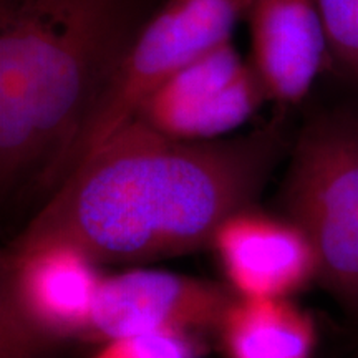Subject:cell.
Listing matches in <instances>:
<instances>
[{"mask_svg":"<svg viewBox=\"0 0 358 358\" xmlns=\"http://www.w3.org/2000/svg\"><path fill=\"white\" fill-rule=\"evenodd\" d=\"M231 287L156 268L103 275L85 338L105 343L146 334L217 332Z\"/></svg>","mask_w":358,"mask_h":358,"instance_id":"cell-7","label":"cell"},{"mask_svg":"<svg viewBox=\"0 0 358 358\" xmlns=\"http://www.w3.org/2000/svg\"><path fill=\"white\" fill-rule=\"evenodd\" d=\"M145 0H0L2 198L69 146L141 25Z\"/></svg>","mask_w":358,"mask_h":358,"instance_id":"cell-2","label":"cell"},{"mask_svg":"<svg viewBox=\"0 0 358 358\" xmlns=\"http://www.w3.org/2000/svg\"><path fill=\"white\" fill-rule=\"evenodd\" d=\"M266 101L252 64L227 40L176 71L134 120L173 140L213 141L243 127Z\"/></svg>","mask_w":358,"mask_h":358,"instance_id":"cell-6","label":"cell"},{"mask_svg":"<svg viewBox=\"0 0 358 358\" xmlns=\"http://www.w3.org/2000/svg\"><path fill=\"white\" fill-rule=\"evenodd\" d=\"M330 55L358 80V0H319Z\"/></svg>","mask_w":358,"mask_h":358,"instance_id":"cell-11","label":"cell"},{"mask_svg":"<svg viewBox=\"0 0 358 358\" xmlns=\"http://www.w3.org/2000/svg\"><path fill=\"white\" fill-rule=\"evenodd\" d=\"M69 244L2 256L0 358H38L48 345L85 338L103 275Z\"/></svg>","mask_w":358,"mask_h":358,"instance_id":"cell-5","label":"cell"},{"mask_svg":"<svg viewBox=\"0 0 358 358\" xmlns=\"http://www.w3.org/2000/svg\"><path fill=\"white\" fill-rule=\"evenodd\" d=\"M209 248L237 297L290 299L317 282L319 266L307 236L287 217L256 204L231 214Z\"/></svg>","mask_w":358,"mask_h":358,"instance_id":"cell-8","label":"cell"},{"mask_svg":"<svg viewBox=\"0 0 358 358\" xmlns=\"http://www.w3.org/2000/svg\"><path fill=\"white\" fill-rule=\"evenodd\" d=\"M250 64L268 101L295 105L308 95L330 55L319 0H249Z\"/></svg>","mask_w":358,"mask_h":358,"instance_id":"cell-9","label":"cell"},{"mask_svg":"<svg viewBox=\"0 0 358 358\" xmlns=\"http://www.w3.org/2000/svg\"><path fill=\"white\" fill-rule=\"evenodd\" d=\"M285 146L275 127L181 141L133 120L47 196L2 256L69 244L101 266L201 249L256 204Z\"/></svg>","mask_w":358,"mask_h":358,"instance_id":"cell-1","label":"cell"},{"mask_svg":"<svg viewBox=\"0 0 358 358\" xmlns=\"http://www.w3.org/2000/svg\"><path fill=\"white\" fill-rule=\"evenodd\" d=\"M226 358H313L317 325L290 299L236 297L217 329Z\"/></svg>","mask_w":358,"mask_h":358,"instance_id":"cell-10","label":"cell"},{"mask_svg":"<svg viewBox=\"0 0 358 358\" xmlns=\"http://www.w3.org/2000/svg\"><path fill=\"white\" fill-rule=\"evenodd\" d=\"M101 345L93 358H198L192 337L186 334H146Z\"/></svg>","mask_w":358,"mask_h":358,"instance_id":"cell-12","label":"cell"},{"mask_svg":"<svg viewBox=\"0 0 358 358\" xmlns=\"http://www.w3.org/2000/svg\"><path fill=\"white\" fill-rule=\"evenodd\" d=\"M289 158L279 196L282 216L310 241L317 284L358 335V113L312 116Z\"/></svg>","mask_w":358,"mask_h":358,"instance_id":"cell-3","label":"cell"},{"mask_svg":"<svg viewBox=\"0 0 358 358\" xmlns=\"http://www.w3.org/2000/svg\"><path fill=\"white\" fill-rule=\"evenodd\" d=\"M357 345H358V335H357Z\"/></svg>","mask_w":358,"mask_h":358,"instance_id":"cell-13","label":"cell"},{"mask_svg":"<svg viewBox=\"0 0 358 358\" xmlns=\"http://www.w3.org/2000/svg\"><path fill=\"white\" fill-rule=\"evenodd\" d=\"M249 0H168L141 25L116 62L69 146L34 189L50 194L129 122L156 90L189 62L232 38Z\"/></svg>","mask_w":358,"mask_h":358,"instance_id":"cell-4","label":"cell"}]
</instances>
